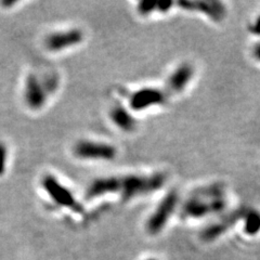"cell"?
Returning <instances> with one entry per match:
<instances>
[{"instance_id":"1","label":"cell","mask_w":260,"mask_h":260,"mask_svg":"<svg viewBox=\"0 0 260 260\" xmlns=\"http://www.w3.org/2000/svg\"><path fill=\"white\" fill-rule=\"evenodd\" d=\"M165 184L166 175L164 172L98 177L86 188L85 198L94 199L115 194L120 196L122 202H129L157 192Z\"/></svg>"},{"instance_id":"2","label":"cell","mask_w":260,"mask_h":260,"mask_svg":"<svg viewBox=\"0 0 260 260\" xmlns=\"http://www.w3.org/2000/svg\"><path fill=\"white\" fill-rule=\"evenodd\" d=\"M227 207L225 189L221 184H211L194 191L181 206V214L186 218H204L220 214Z\"/></svg>"},{"instance_id":"3","label":"cell","mask_w":260,"mask_h":260,"mask_svg":"<svg viewBox=\"0 0 260 260\" xmlns=\"http://www.w3.org/2000/svg\"><path fill=\"white\" fill-rule=\"evenodd\" d=\"M72 152L76 158L88 162H111L117 156L115 145L90 139L77 141Z\"/></svg>"},{"instance_id":"4","label":"cell","mask_w":260,"mask_h":260,"mask_svg":"<svg viewBox=\"0 0 260 260\" xmlns=\"http://www.w3.org/2000/svg\"><path fill=\"white\" fill-rule=\"evenodd\" d=\"M40 184H42V188L46 194L59 206L71 209V211L76 213H80L83 211V206L77 200L72 190L60 182L56 176L51 175V173L45 175Z\"/></svg>"},{"instance_id":"5","label":"cell","mask_w":260,"mask_h":260,"mask_svg":"<svg viewBox=\"0 0 260 260\" xmlns=\"http://www.w3.org/2000/svg\"><path fill=\"white\" fill-rule=\"evenodd\" d=\"M178 205H179V194L177 191L171 190L161 199L145 223V228L150 234H158L166 227Z\"/></svg>"},{"instance_id":"6","label":"cell","mask_w":260,"mask_h":260,"mask_svg":"<svg viewBox=\"0 0 260 260\" xmlns=\"http://www.w3.org/2000/svg\"><path fill=\"white\" fill-rule=\"evenodd\" d=\"M85 39V33L78 27L56 31L50 33L44 40L45 48L51 53L62 52L79 46Z\"/></svg>"},{"instance_id":"7","label":"cell","mask_w":260,"mask_h":260,"mask_svg":"<svg viewBox=\"0 0 260 260\" xmlns=\"http://www.w3.org/2000/svg\"><path fill=\"white\" fill-rule=\"evenodd\" d=\"M23 101L25 107L33 112H38L46 107L49 99V94L39 77L35 74H29L23 86Z\"/></svg>"},{"instance_id":"8","label":"cell","mask_w":260,"mask_h":260,"mask_svg":"<svg viewBox=\"0 0 260 260\" xmlns=\"http://www.w3.org/2000/svg\"><path fill=\"white\" fill-rule=\"evenodd\" d=\"M166 101V93L155 87H142L129 97L128 107L131 112H143L145 109L158 107Z\"/></svg>"},{"instance_id":"9","label":"cell","mask_w":260,"mask_h":260,"mask_svg":"<svg viewBox=\"0 0 260 260\" xmlns=\"http://www.w3.org/2000/svg\"><path fill=\"white\" fill-rule=\"evenodd\" d=\"M178 4L186 11H195L200 12L208 16L209 19L214 22H221L225 20L227 15V9L225 4L220 1H213V0H208V1H184L178 2Z\"/></svg>"},{"instance_id":"10","label":"cell","mask_w":260,"mask_h":260,"mask_svg":"<svg viewBox=\"0 0 260 260\" xmlns=\"http://www.w3.org/2000/svg\"><path fill=\"white\" fill-rule=\"evenodd\" d=\"M194 66L189 62H184L178 65L168 76L167 89L171 93H180L192 81L194 77Z\"/></svg>"},{"instance_id":"11","label":"cell","mask_w":260,"mask_h":260,"mask_svg":"<svg viewBox=\"0 0 260 260\" xmlns=\"http://www.w3.org/2000/svg\"><path fill=\"white\" fill-rule=\"evenodd\" d=\"M244 211H236L230 213L229 215L219 219L218 221L212 223L207 228H205L202 232V239L205 241H213L219 238L222 233H225L230 228L238 222L243 217Z\"/></svg>"},{"instance_id":"12","label":"cell","mask_w":260,"mask_h":260,"mask_svg":"<svg viewBox=\"0 0 260 260\" xmlns=\"http://www.w3.org/2000/svg\"><path fill=\"white\" fill-rule=\"evenodd\" d=\"M112 124L124 132H132L137 128V121L134 114L122 104H115L108 112Z\"/></svg>"},{"instance_id":"13","label":"cell","mask_w":260,"mask_h":260,"mask_svg":"<svg viewBox=\"0 0 260 260\" xmlns=\"http://www.w3.org/2000/svg\"><path fill=\"white\" fill-rule=\"evenodd\" d=\"M242 219L244 220V231L248 235H255L260 231V212L256 209L246 211Z\"/></svg>"},{"instance_id":"14","label":"cell","mask_w":260,"mask_h":260,"mask_svg":"<svg viewBox=\"0 0 260 260\" xmlns=\"http://www.w3.org/2000/svg\"><path fill=\"white\" fill-rule=\"evenodd\" d=\"M42 83L45 87L46 91L49 94H53L56 91L59 89V86H60V79H59V76L56 74H48L45 76V78H40Z\"/></svg>"},{"instance_id":"15","label":"cell","mask_w":260,"mask_h":260,"mask_svg":"<svg viewBox=\"0 0 260 260\" xmlns=\"http://www.w3.org/2000/svg\"><path fill=\"white\" fill-rule=\"evenodd\" d=\"M9 150L6 143L0 141V178H2L8 170Z\"/></svg>"},{"instance_id":"16","label":"cell","mask_w":260,"mask_h":260,"mask_svg":"<svg viewBox=\"0 0 260 260\" xmlns=\"http://www.w3.org/2000/svg\"><path fill=\"white\" fill-rule=\"evenodd\" d=\"M137 11L140 15H150L157 11V1H141L138 3Z\"/></svg>"},{"instance_id":"17","label":"cell","mask_w":260,"mask_h":260,"mask_svg":"<svg viewBox=\"0 0 260 260\" xmlns=\"http://www.w3.org/2000/svg\"><path fill=\"white\" fill-rule=\"evenodd\" d=\"M249 31L252 34L256 35V36H260V15L257 16L256 20H255L252 24H250Z\"/></svg>"},{"instance_id":"18","label":"cell","mask_w":260,"mask_h":260,"mask_svg":"<svg viewBox=\"0 0 260 260\" xmlns=\"http://www.w3.org/2000/svg\"><path fill=\"white\" fill-rule=\"evenodd\" d=\"M252 54L255 60L260 62V42L254 46L252 49Z\"/></svg>"},{"instance_id":"19","label":"cell","mask_w":260,"mask_h":260,"mask_svg":"<svg viewBox=\"0 0 260 260\" xmlns=\"http://www.w3.org/2000/svg\"><path fill=\"white\" fill-rule=\"evenodd\" d=\"M147 260H156V259H153V258H151V259H147Z\"/></svg>"}]
</instances>
